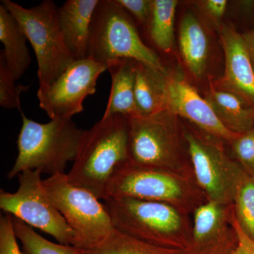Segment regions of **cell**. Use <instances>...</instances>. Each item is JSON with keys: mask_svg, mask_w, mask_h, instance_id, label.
Segmentation results:
<instances>
[{"mask_svg": "<svg viewBox=\"0 0 254 254\" xmlns=\"http://www.w3.org/2000/svg\"><path fill=\"white\" fill-rule=\"evenodd\" d=\"M128 132V119L118 115L102 118L86 130L67 174L69 182L106 200L114 177L129 162Z\"/></svg>", "mask_w": 254, "mask_h": 254, "instance_id": "1", "label": "cell"}, {"mask_svg": "<svg viewBox=\"0 0 254 254\" xmlns=\"http://www.w3.org/2000/svg\"><path fill=\"white\" fill-rule=\"evenodd\" d=\"M22 127L17 139L18 155L7 174L9 180L26 170H37L50 177L65 174L74 161L86 130L71 119L57 118L41 124L26 118L21 111Z\"/></svg>", "mask_w": 254, "mask_h": 254, "instance_id": "2", "label": "cell"}, {"mask_svg": "<svg viewBox=\"0 0 254 254\" xmlns=\"http://www.w3.org/2000/svg\"><path fill=\"white\" fill-rule=\"evenodd\" d=\"M115 229L150 245L187 250L191 236L178 207L163 202L121 197L104 200Z\"/></svg>", "mask_w": 254, "mask_h": 254, "instance_id": "3", "label": "cell"}, {"mask_svg": "<svg viewBox=\"0 0 254 254\" xmlns=\"http://www.w3.org/2000/svg\"><path fill=\"white\" fill-rule=\"evenodd\" d=\"M87 58L104 64L113 60H132L168 71L160 57L142 39L131 16L115 0H100L95 8Z\"/></svg>", "mask_w": 254, "mask_h": 254, "instance_id": "4", "label": "cell"}, {"mask_svg": "<svg viewBox=\"0 0 254 254\" xmlns=\"http://www.w3.org/2000/svg\"><path fill=\"white\" fill-rule=\"evenodd\" d=\"M1 4L16 18L33 47L39 88L49 86L75 60L60 31L58 6L50 0L31 8L11 0H1Z\"/></svg>", "mask_w": 254, "mask_h": 254, "instance_id": "5", "label": "cell"}, {"mask_svg": "<svg viewBox=\"0 0 254 254\" xmlns=\"http://www.w3.org/2000/svg\"><path fill=\"white\" fill-rule=\"evenodd\" d=\"M47 195L76 235V246L91 250L116 230L105 205L89 190L75 186L67 174L43 180Z\"/></svg>", "mask_w": 254, "mask_h": 254, "instance_id": "6", "label": "cell"}, {"mask_svg": "<svg viewBox=\"0 0 254 254\" xmlns=\"http://www.w3.org/2000/svg\"><path fill=\"white\" fill-rule=\"evenodd\" d=\"M177 117L168 110L129 119L128 163L136 166L178 170L182 146Z\"/></svg>", "mask_w": 254, "mask_h": 254, "instance_id": "7", "label": "cell"}, {"mask_svg": "<svg viewBox=\"0 0 254 254\" xmlns=\"http://www.w3.org/2000/svg\"><path fill=\"white\" fill-rule=\"evenodd\" d=\"M42 174L26 170L18 175L14 193L0 190V208L5 214L54 237L60 244L76 246V235L47 195Z\"/></svg>", "mask_w": 254, "mask_h": 254, "instance_id": "8", "label": "cell"}, {"mask_svg": "<svg viewBox=\"0 0 254 254\" xmlns=\"http://www.w3.org/2000/svg\"><path fill=\"white\" fill-rule=\"evenodd\" d=\"M185 141L196 181L209 200L233 204L237 188L247 173L227 155L220 140L190 131L185 135Z\"/></svg>", "mask_w": 254, "mask_h": 254, "instance_id": "9", "label": "cell"}, {"mask_svg": "<svg viewBox=\"0 0 254 254\" xmlns=\"http://www.w3.org/2000/svg\"><path fill=\"white\" fill-rule=\"evenodd\" d=\"M108 65L86 58L74 60L49 86L38 88L39 106L50 118L71 119L83 111V101L96 91Z\"/></svg>", "mask_w": 254, "mask_h": 254, "instance_id": "10", "label": "cell"}, {"mask_svg": "<svg viewBox=\"0 0 254 254\" xmlns=\"http://www.w3.org/2000/svg\"><path fill=\"white\" fill-rule=\"evenodd\" d=\"M190 190L185 180L172 170L128 163L114 177L107 199L128 197L180 207L190 198Z\"/></svg>", "mask_w": 254, "mask_h": 254, "instance_id": "11", "label": "cell"}, {"mask_svg": "<svg viewBox=\"0 0 254 254\" xmlns=\"http://www.w3.org/2000/svg\"><path fill=\"white\" fill-rule=\"evenodd\" d=\"M167 109L186 119L207 135L230 143L237 136L219 120L205 98L180 73L168 72L166 77Z\"/></svg>", "mask_w": 254, "mask_h": 254, "instance_id": "12", "label": "cell"}, {"mask_svg": "<svg viewBox=\"0 0 254 254\" xmlns=\"http://www.w3.org/2000/svg\"><path fill=\"white\" fill-rule=\"evenodd\" d=\"M218 28L225 70L222 77L211 83L217 89L236 94L254 107V68L242 33L230 24Z\"/></svg>", "mask_w": 254, "mask_h": 254, "instance_id": "13", "label": "cell"}, {"mask_svg": "<svg viewBox=\"0 0 254 254\" xmlns=\"http://www.w3.org/2000/svg\"><path fill=\"white\" fill-rule=\"evenodd\" d=\"M226 207L209 200L195 209L187 254H232L237 247V237L235 229L227 231Z\"/></svg>", "mask_w": 254, "mask_h": 254, "instance_id": "14", "label": "cell"}, {"mask_svg": "<svg viewBox=\"0 0 254 254\" xmlns=\"http://www.w3.org/2000/svg\"><path fill=\"white\" fill-rule=\"evenodd\" d=\"M100 0H68L58 9V21L66 46L75 60L87 58L90 28Z\"/></svg>", "mask_w": 254, "mask_h": 254, "instance_id": "15", "label": "cell"}, {"mask_svg": "<svg viewBox=\"0 0 254 254\" xmlns=\"http://www.w3.org/2000/svg\"><path fill=\"white\" fill-rule=\"evenodd\" d=\"M179 47L185 67L195 79L204 77L210 57V41L201 18L192 11L180 21Z\"/></svg>", "mask_w": 254, "mask_h": 254, "instance_id": "16", "label": "cell"}, {"mask_svg": "<svg viewBox=\"0 0 254 254\" xmlns=\"http://www.w3.org/2000/svg\"><path fill=\"white\" fill-rule=\"evenodd\" d=\"M136 63L134 60L120 59L107 64L112 86L103 118L118 115L129 120L141 117L135 99Z\"/></svg>", "mask_w": 254, "mask_h": 254, "instance_id": "17", "label": "cell"}, {"mask_svg": "<svg viewBox=\"0 0 254 254\" xmlns=\"http://www.w3.org/2000/svg\"><path fill=\"white\" fill-rule=\"evenodd\" d=\"M205 98L230 131L240 134L254 127V107L238 95L217 89L210 82Z\"/></svg>", "mask_w": 254, "mask_h": 254, "instance_id": "18", "label": "cell"}, {"mask_svg": "<svg viewBox=\"0 0 254 254\" xmlns=\"http://www.w3.org/2000/svg\"><path fill=\"white\" fill-rule=\"evenodd\" d=\"M0 41L4 46L0 55L15 79H20L31 64L28 38L16 18L0 4Z\"/></svg>", "mask_w": 254, "mask_h": 254, "instance_id": "19", "label": "cell"}, {"mask_svg": "<svg viewBox=\"0 0 254 254\" xmlns=\"http://www.w3.org/2000/svg\"><path fill=\"white\" fill-rule=\"evenodd\" d=\"M168 72L136 62L135 99L140 116H149L167 109Z\"/></svg>", "mask_w": 254, "mask_h": 254, "instance_id": "20", "label": "cell"}, {"mask_svg": "<svg viewBox=\"0 0 254 254\" xmlns=\"http://www.w3.org/2000/svg\"><path fill=\"white\" fill-rule=\"evenodd\" d=\"M178 3L177 0H152L151 13L145 26L152 44L164 53L173 50Z\"/></svg>", "mask_w": 254, "mask_h": 254, "instance_id": "21", "label": "cell"}, {"mask_svg": "<svg viewBox=\"0 0 254 254\" xmlns=\"http://www.w3.org/2000/svg\"><path fill=\"white\" fill-rule=\"evenodd\" d=\"M81 254H187L186 250H172L150 245L115 230L108 239Z\"/></svg>", "mask_w": 254, "mask_h": 254, "instance_id": "22", "label": "cell"}, {"mask_svg": "<svg viewBox=\"0 0 254 254\" xmlns=\"http://www.w3.org/2000/svg\"><path fill=\"white\" fill-rule=\"evenodd\" d=\"M15 235L21 242L24 254H81L83 250L74 246L55 244L38 235L27 224L13 218Z\"/></svg>", "mask_w": 254, "mask_h": 254, "instance_id": "23", "label": "cell"}, {"mask_svg": "<svg viewBox=\"0 0 254 254\" xmlns=\"http://www.w3.org/2000/svg\"><path fill=\"white\" fill-rule=\"evenodd\" d=\"M234 218L249 238L254 242V178L246 173L234 199Z\"/></svg>", "mask_w": 254, "mask_h": 254, "instance_id": "24", "label": "cell"}, {"mask_svg": "<svg viewBox=\"0 0 254 254\" xmlns=\"http://www.w3.org/2000/svg\"><path fill=\"white\" fill-rule=\"evenodd\" d=\"M12 73L0 55V105L6 110L18 109L21 112V95L28 86L17 85Z\"/></svg>", "mask_w": 254, "mask_h": 254, "instance_id": "25", "label": "cell"}, {"mask_svg": "<svg viewBox=\"0 0 254 254\" xmlns=\"http://www.w3.org/2000/svg\"><path fill=\"white\" fill-rule=\"evenodd\" d=\"M230 143L237 163L254 178V127L245 133L237 134Z\"/></svg>", "mask_w": 254, "mask_h": 254, "instance_id": "26", "label": "cell"}, {"mask_svg": "<svg viewBox=\"0 0 254 254\" xmlns=\"http://www.w3.org/2000/svg\"><path fill=\"white\" fill-rule=\"evenodd\" d=\"M0 254H24L18 247L13 217L10 214H5L0 218Z\"/></svg>", "mask_w": 254, "mask_h": 254, "instance_id": "27", "label": "cell"}, {"mask_svg": "<svg viewBox=\"0 0 254 254\" xmlns=\"http://www.w3.org/2000/svg\"><path fill=\"white\" fill-rule=\"evenodd\" d=\"M127 14L141 25H146L152 9V0H115Z\"/></svg>", "mask_w": 254, "mask_h": 254, "instance_id": "28", "label": "cell"}, {"mask_svg": "<svg viewBox=\"0 0 254 254\" xmlns=\"http://www.w3.org/2000/svg\"><path fill=\"white\" fill-rule=\"evenodd\" d=\"M196 4L210 21L218 27L221 25L220 21L225 16L228 5L227 0H203L196 1Z\"/></svg>", "mask_w": 254, "mask_h": 254, "instance_id": "29", "label": "cell"}, {"mask_svg": "<svg viewBox=\"0 0 254 254\" xmlns=\"http://www.w3.org/2000/svg\"><path fill=\"white\" fill-rule=\"evenodd\" d=\"M232 226L236 232L237 245L232 254H254V242L242 231L232 214Z\"/></svg>", "mask_w": 254, "mask_h": 254, "instance_id": "30", "label": "cell"}, {"mask_svg": "<svg viewBox=\"0 0 254 254\" xmlns=\"http://www.w3.org/2000/svg\"><path fill=\"white\" fill-rule=\"evenodd\" d=\"M242 36L245 40L246 46L254 68V26L248 31L244 32Z\"/></svg>", "mask_w": 254, "mask_h": 254, "instance_id": "31", "label": "cell"}]
</instances>
